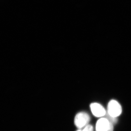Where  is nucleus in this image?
<instances>
[{
	"label": "nucleus",
	"instance_id": "f03ea898",
	"mask_svg": "<svg viewBox=\"0 0 131 131\" xmlns=\"http://www.w3.org/2000/svg\"><path fill=\"white\" fill-rule=\"evenodd\" d=\"M90 119L89 115L87 113L84 112L78 113L75 117V125L79 129H81L88 125Z\"/></svg>",
	"mask_w": 131,
	"mask_h": 131
},
{
	"label": "nucleus",
	"instance_id": "423d86ee",
	"mask_svg": "<svg viewBox=\"0 0 131 131\" xmlns=\"http://www.w3.org/2000/svg\"><path fill=\"white\" fill-rule=\"evenodd\" d=\"M82 131H93V128L91 125H88L84 127Z\"/></svg>",
	"mask_w": 131,
	"mask_h": 131
},
{
	"label": "nucleus",
	"instance_id": "6e6552de",
	"mask_svg": "<svg viewBox=\"0 0 131 131\" xmlns=\"http://www.w3.org/2000/svg\"><path fill=\"white\" fill-rule=\"evenodd\" d=\"M77 131H82V130H78Z\"/></svg>",
	"mask_w": 131,
	"mask_h": 131
},
{
	"label": "nucleus",
	"instance_id": "7ed1b4c3",
	"mask_svg": "<svg viewBox=\"0 0 131 131\" xmlns=\"http://www.w3.org/2000/svg\"><path fill=\"white\" fill-rule=\"evenodd\" d=\"M90 106L91 112L95 117H101L105 116L106 111L101 104L97 103H92Z\"/></svg>",
	"mask_w": 131,
	"mask_h": 131
},
{
	"label": "nucleus",
	"instance_id": "20e7f679",
	"mask_svg": "<svg viewBox=\"0 0 131 131\" xmlns=\"http://www.w3.org/2000/svg\"><path fill=\"white\" fill-rule=\"evenodd\" d=\"M109 122L106 118H102L96 122V131H108Z\"/></svg>",
	"mask_w": 131,
	"mask_h": 131
},
{
	"label": "nucleus",
	"instance_id": "0eeeda50",
	"mask_svg": "<svg viewBox=\"0 0 131 131\" xmlns=\"http://www.w3.org/2000/svg\"><path fill=\"white\" fill-rule=\"evenodd\" d=\"M109 126L108 131H113L114 125L111 122H109Z\"/></svg>",
	"mask_w": 131,
	"mask_h": 131
},
{
	"label": "nucleus",
	"instance_id": "39448f33",
	"mask_svg": "<svg viewBox=\"0 0 131 131\" xmlns=\"http://www.w3.org/2000/svg\"><path fill=\"white\" fill-rule=\"evenodd\" d=\"M105 115L106 116V118L107 119L109 122H111L113 125L117 123V118H115V117H114L110 116L107 113Z\"/></svg>",
	"mask_w": 131,
	"mask_h": 131
},
{
	"label": "nucleus",
	"instance_id": "f257e3e1",
	"mask_svg": "<svg viewBox=\"0 0 131 131\" xmlns=\"http://www.w3.org/2000/svg\"><path fill=\"white\" fill-rule=\"evenodd\" d=\"M122 113V108L120 104L117 101L112 100L107 106V113L110 116L117 118Z\"/></svg>",
	"mask_w": 131,
	"mask_h": 131
}]
</instances>
